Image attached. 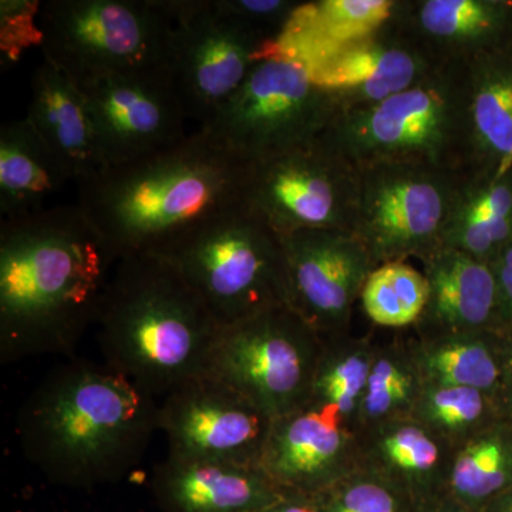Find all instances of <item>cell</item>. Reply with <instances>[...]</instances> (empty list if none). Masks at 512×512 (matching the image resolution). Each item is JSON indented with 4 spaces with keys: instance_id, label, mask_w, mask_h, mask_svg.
Segmentation results:
<instances>
[{
    "instance_id": "obj_1",
    "label": "cell",
    "mask_w": 512,
    "mask_h": 512,
    "mask_svg": "<svg viewBox=\"0 0 512 512\" xmlns=\"http://www.w3.org/2000/svg\"><path fill=\"white\" fill-rule=\"evenodd\" d=\"M117 256L79 205L0 228V360L72 355L97 322Z\"/></svg>"
},
{
    "instance_id": "obj_2",
    "label": "cell",
    "mask_w": 512,
    "mask_h": 512,
    "mask_svg": "<svg viewBox=\"0 0 512 512\" xmlns=\"http://www.w3.org/2000/svg\"><path fill=\"white\" fill-rule=\"evenodd\" d=\"M251 165L208 131L79 184V207L117 259L164 255L245 202Z\"/></svg>"
},
{
    "instance_id": "obj_3",
    "label": "cell",
    "mask_w": 512,
    "mask_h": 512,
    "mask_svg": "<svg viewBox=\"0 0 512 512\" xmlns=\"http://www.w3.org/2000/svg\"><path fill=\"white\" fill-rule=\"evenodd\" d=\"M156 397L107 365L72 360L20 407L26 458L52 483L94 488L133 470L158 430Z\"/></svg>"
},
{
    "instance_id": "obj_4",
    "label": "cell",
    "mask_w": 512,
    "mask_h": 512,
    "mask_svg": "<svg viewBox=\"0 0 512 512\" xmlns=\"http://www.w3.org/2000/svg\"><path fill=\"white\" fill-rule=\"evenodd\" d=\"M96 323L106 365L156 399L207 372L221 330L177 266L156 254L119 259Z\"/></svg>"
},
{
    "instance_id": "obj_5",
    "label": "cell",
    "mask_w": 512,
    "mask_h": 512,
    "mask_svg": "<svg viewBox=\"0 0 512 512\" xmlns=\"http://www.w3.org/2000/svg\"><path fill=\"white\" fill-rule=\"evenodd\" d=\"M463 67H437L380 103L336 111L318 140L355 168L412 163L464 173Z\"/></svg>"
},
{
    "instance_id": "obj_6",
    "label": "cell",
    "mask_w": 512,
    "mask_h": 512,
    "mask_svg": "<svg viewBox=\"0 0 512 512\" xmlns=\"http://www.w3.org/2000/svg\"><path fill=\"white\" fill-rule=\"evenodd\" d=\"M42 52L84 83L109 74H168L173 13L164 0H52L39 10Z\"/></svg>"
},
{
    "instance_id": "obj_7",
    "label": "cell",
    "mask_w": 512,
    "mask_h": 512,
    "mask_svg": "<svg viewBox=\"0 0 512 512\" xmlns=\"http://www.w3.org/2000/svg\"><path fill=\"white\" fill-rule=\"evenodd\" d=\"M161 256L177 266L221 328L286 306L281 235L245 202L195 229Z\"/></svg>"
},
{
    "instance_id": "obj_8",
    "label": "cell",
    "mask_w": 512,
    "mask_h": 512,
    "mask_svg": "<svg viewBox=\"0 0 512 512\" xmlns=\"http://www.w3.org/2000/svg\"><path fill=\"white\" fill-rule=\"evenodd\" d=\"M336 111L335 100L315 83L308 67L271 55L258 60L202 130L255 165L318 140Z\"/></svg>"
},
{
    "instance_id": "obj_9",
    "label": "cell",
    "mask_w": 512,
    "mask_h": 512,
    "mask_svg": "<svg viewBox=\"0 0 512 512\" xmlns=\"http://www.w3.org/2000/svg\"><path fill=\"white\" fill-rule=\"evenodd\" d=\"M350 232L376 266L419 261L443 247L451 208L464 173L412 163L356 168Z\"/></svg>"
},
{
    "instance_id": "obj_10",
    "label": "cell",
    "mask_w": 512,
    "mask_h": 512,
    "mask_svg": "<svg viewBox=\"0 0 512 512\" xmlns=\"http://www.w3.org/2000/svg\"><path fill=\"white\" fill-rule=\"evenodd\" d=\"M322 346L311 326L278 306L221 328L207 372L278 419L308 406Z\"/></svg>"
},
{
    "instance_id": "obj_11",
    "label": "cell",
    "mask_w": 512,
    "mask_h": 512,
    "mask_svg": "<svg viewBox=\"0 0 512 512\" xmlns=\"http://www.w3.org/2000/svg\"><path fill=\"white\" fill-rule=\"evenodd\" d=\"M168 77L187 117L207 126L264 57L268 40L222 8L220 0H171Z\"/></svg>"
},
{
    "instance_id": "obj_12",
    "label": "cell",
    "mask_w": 512,
    "mask_h": 512,
    "mask_svg": "<svg viewBox=\"0 0 512 512\" xmlns=\"http://www.w3.org/2000/svg\"><path fill=\"white\" fill-rule=\"evenodd\" d=\"M357 170L319 140L251 165L245 205L276 234L349 231Z\"/></svg>"
},
{
    "instance_id": "obj_13",
    "label": "cell",
    "mask_w": 512,
    "mask_h": 512,
    "mask_svg": "<svg viewBox=\"0 0 512 512\" xmlns=\"http://www.w3.org/2000/svg\"><path fill=\"white\" fill-rule=\"evenodd\" d=\"M271 416L224 380L205 372L171 390L158 406L168 456L259 466Z\"/></svg>"
},
{
    "instance_id": "obj_14",
    "label": "cell",
    "mask_w": 512,
    "mask_h": 512,
    "mask_svg": "<svg viewBox=\"0 0 512 512\" xmlns=\"http://www.w3.org/2000/svg\"><path fill=\"white\" fill-rule=\"evenodd\" d=\"M286 306L322 339L350 333L353 308L377 268L349 231L305 229L284 235Z\"/></svg>"
},
{
    "instance_id": "obj_15",
    "label": "cell",
    "mask_w": 512,
    "mask_h": 512,
    "mask_svg": "<svg viewBox=\"0 0 512 512\" xmlns=\"http://www.w3.org/2000/svg\"><path fill=\"white\" fill-rule=\"evenodd\" d=\"M77 84L106 168L140 160L187 137V113L168 74H109Z\"/></svg>"
},
{
    "instance_id": "obj_16",
    "label": "cell",
    "mask_w": 512,
    "mask_h": 512,
    "mask_svg": "<svg viewBox=\"0 0 512 512\" xmlns=\"http://www.w3.org/2000/svg\"><path fill=\"white\" fill-rule=\"evenodd\" d=\"M360 441L332 413L305 407L272 421L259 467L285 493L319 495L360 467Z\"/></svg>"
},
{
    "instance_id": "obj_17",
    "label": "cell",
    "mask_w": 512,
    "mask_h": 512,
    "mask_svg": "<svg viewBox=\"0 0 512 512\" xmlns=\"http://www.w3.org/2000/svg\"><path fill=\"white\" fill-rule=\"evenodd\" d=\"M437 67L396 28L392 18L373 35L343 47L309 72L338 110L349 111L404 92Z\"/></svg>"
},
{
    "instance_id": "obj_18",
    "label": "cell",
    "mask_w": 512,
    "mask_h": 512,
    "mask_svg": "<svg viewBox=\"0 0 512 512\" xmlns=\"http://www.w3.org/2000/svg\"><path fill=\"white\" fill-rule=\"evenodd\" d=\"M393 23L437 66H461L512 47L511 2L397 0Z\"/></svg>"
},
{
    "instance_id": "obj_19",
    "label": "cell",
    "mask_w": 512,
    "mask_h": 512,
    "mask_svg": "<svg viewBox=\"0 0 512 512\" xmlns=\"http://www.w3.org/2000/svg\"><path fill=\"white\" fill-rule=\"evenodd\" d=\"M151 488L164 512H258L285 494L259 466L170 456Z\"/></svg>"
},
{
    "instance_id": "obj_20",
    "label": "cell",
    "mask_w": 512,
    "mask_h": 512,
    "mask_svg": "<svg viewBox=\"0 0 512 512\" xmlns=\"http://www.w3.org/2000/svg\"><path fill=\"white\" fill-rule=\"evenodd\" d=\"M429 286L426 308L412 329L414 336L450 335L501 328L497 282L490 264L441 247L421 259Z\"/></svg>"
},
{
    "instance_id": "obj_21",
    "label": "cell",
    "mask_w": 512,
    "mask_h": 512,
    "mask_svg": "<svg viewBox=\"0 0 512 512\" xmlns=\"http://www.w3.org/2000/svg\"><path fill=\"white\" fill-rule=\"evenodd\" d=\"M464 174L500 181L512 173V47L463 67Z\"/></svg>"
},
{
    "instance_id": "obj_22",
    "label": "cell",
    "mask_w": 512,
    "mask_h": 512,
    "mask_svg": "<svg viewBox=\"0 0 512 512\" xmlns=\"http://www.w3.org/2000/svg\"><path fill=\"white\" fill-rule=\"evenodd\" d=\"M26 119L72 181L86 183L106 170L82 89L45 57L33 73Z\"/></svg>"
},
{
    "instance_id": "obj_23",
    "label": "cell",
    "mask_w": 512,
    "mask_h": 512,
    "mask_svg": "<svg viewBox=\"0 0 512 512\" xmlns=\"http://www.w3.org/2000/svg\"><path fill=\"white\" fill-rule=\"evenodd\" d=\"M359 441L362 466L392 481L413 503L446 493L454 448L420 421H390Z\"/></svg>"
},
{
    "instance_id": "obj_24",
    "label": "cell",
    "mask_w": 512,
    "mask_h": 512,
    "mask_svg": "<svg viewBox=\"0 0 512 512\" xmlns=\"http://www.w3.org/2000/svg\"><path fill=\"white\" fill-rule=\"evenodd\" d=\"M396 6L397 0L302 2L282 36L266 47L265 56L286 57L311 70L343 47L382 29Z\"/></svg>"
},
{
    "instance_id": "obj_25",
    "label": "cell",
    "mask_w": 512,
    "mask_h": 512,
    "mask_svg": "<svg viewBox=\"0 0 512 512\" xmlns=\"http://www.w3.org/2000/svg\"><path fill=\"white\" fill-rule=\"evenodd\" d=\"M72 181L28 119L0 128V214L18 221L47 210L46 202Z\"/></svg>"
},
{
    "instance_id": "obj_26",
    "label": "cell",
    "mask_w": 512,
    "mask_h": 512,
    "mask_svg": "<svg viewBox=\"0 0 512 512\" xmlns=\"http://www.w3.org/2000/svg\"><path fill=\"white\" fill-rule=\"evenodd\" d=\"M504 333L497 330L419 338L412 348L426 384L471 387L498 402L504 372Z\"/></svg>"
},
{
    "instance_id": "obj_27",
    "label": "cell",
    "mask_w": 512,
    "mask_h": 512,
    "mask_svg": "<svg viewBox=\"0 0 512 512\" xmlns=\"http://www.w3.org/2000/svg\"><path fill=\"white\" fill-rule=\"evenodd\" d=\"M512 239V173L500 181L464 174L451 208L443 247L493 264Z\"/></svg>"
},
{
    "instance_id": "obj_28",
    "label": "cell",
    "mask_w": 512,
    "mask_h": 512,
    "mask_svg": "<svg viewBox=\"0 0 512 512\" xmlns=\"http://www.w3.org/2000/svg\"><path fill=\"white\" fill-rule=\"evenodd\" d=\"M424 384L410 335L376 342L372 369L357 412V437L390 421L410 419Z\"/></svg>"
},
{
    "instance_id": "obj_29",
    "label": "cell",
    "mask_w": 512,
    "mask_h": 512,
    "mask_svg": "<svg viewBox=\"0 0 512 512\" xmlns=\"http://www.w3.org/2000/svg\"><path fill=\"white\" fill-rule=\"evenodd\" d=\"M376 342L372 335L323 339L308 406L338 417L355 431L357 412L372 369Z\"/></svg>"
},
{
    "instance_id": "obj_30",
    "label": "cell",
    "mask_w": 512,
    "mask_h": 512,
    "mask_svg": "<svg viewBox=\"0 0 512 512\" xmlns=\"http://www.w3.org/2000/svg\"><path fill=\"white\" fill-rule=\"evenodd\" d=\"M512 488V423L500 420L454 450L447 491L468 512H481Z\"/></svg>"
},
{
    "instance_id": "obj_31",
    "label": "cell",
    "mask_w": 512,
    "mask_h": 512,
    "mask_svg": "<svg viewBox=\"0 0 512 512\" xmlns=\"http://www.w3.org/2000/svg\"><path fill=\"white\" fill-rule=\"evenodd\" d=\"M412 417L454 450L503 420L494 396L451 384H424Z\"/></svg>"
},
{
    "instance_id": "obj_32",
    "label": "cell",
    "mask_w": 512,
    "mask_h": 512,
    "mask_svg": "<svg viewBox=\"0 0 512 512\" xmlns=\"http://www.w3.org/2000/svg\"><path fill=\"white\" fill-rule=\"evenodd\" d=\"M429 286L423 271L407 261L387 262L373 269L363 286L360 303L373 325L412 330L426 308Z\"/></svg>"
},
{
    "instance_id": "obj_33",
    "label": "cell",
    "mask_w": 512,
    "mask_h": 512,
    "mask_svg": "<svg viewBox=\"0 0 512 512\" xmlns=\"http://www.w3.org/2000/svg\"><path fill=\"white\" fill-rule=\"evenodd\" d=\"M316 497L322 512H410L414 504L392 481L362 464Z\"/></svg>"
},
{
    "instance_id": "obj_34",
    "label": "cell",
    "mask_w": 512,
    "mask_h": 512,
    "mask_svg": "<svg viewBox=\"0 0 512 512\" xmlns=\"http://www.w3.org/2000/svg\"><path fill=\"white\" fill-rule=\"evenodd\" d=\"M222 8L268 40L269 45L282 36L293 13L302 2L295 0H220Z\"/></svg>"
},
{
    "instance_id": "obj_35",
    "label": "cell",
    "mask_w": 512,
    "mask_h": 512,
    "mask_svg": "<svg viewBox=\"0 0 512 512\" xmlns=\"http://www.w3.org/2000/svg\"><path fill=\"white\" fill-rule=\"evenodd\" d=\"M495 282L498 289V303H500L501 328L504 332L512 330V239L508 242L493 264Z\"/></svg>"
},
{
    "instance_id": "obj_36",
    "label": "cell",
    "mask_w": 512,
    "mask_h": 512,
    "mask_svg": "<svg viewBox=\"0 0 512 512\" xmlns=\"http://www.w3.org/2000/svg\"><path fill=\"white\" fill-rule=\"evenodd\" d=\"M498 406L503 419L512 423V330L504 333V372Z\"/></svg>"
},
{
    "instance_id": "obj_37",
    "label": "cell",
    "mask_w": 512,
    "mask_h": 512,
    "mask_svg": "<svg viewBox=\"0 0 512 512\" xmlns=\"http://www.w3.org/2000/svg\"><path fill=\"white\" fill-rule=\"evenodd\" d=\"M258 512H322L318 497L299 493H285Z\"/></svg>"
},
{
    "instance_id": "obj_38",
    "label": "cell",
    "mask_w": 512,
    "mask_h": 512,
    "mask_svg": "<svg viewBox=\"0 0 512 512\" xmlns=\"http://www.w3.org/2000/svg\"><path fill=\"white\" fill-rule=\"evenodd\" d=\"M410 512H468L463 505L457 503L447 493L427 498L412 505Z\"/></svg>"
},
{
    "instance_id": "obj_39",
    "label": "cell",
    "mask_w": 512,
    "mask_h": 512,
    "mask_svg": "<svg viewBox=\"0 0 512 512\" xmlns=\"http://www.w3.org/2000/svg\"><path fill=\"white\" fill-rule=\"evenodd\" d=\"M481 512H512V488L497 495Z\"/></svg>"
}]
</instances>
